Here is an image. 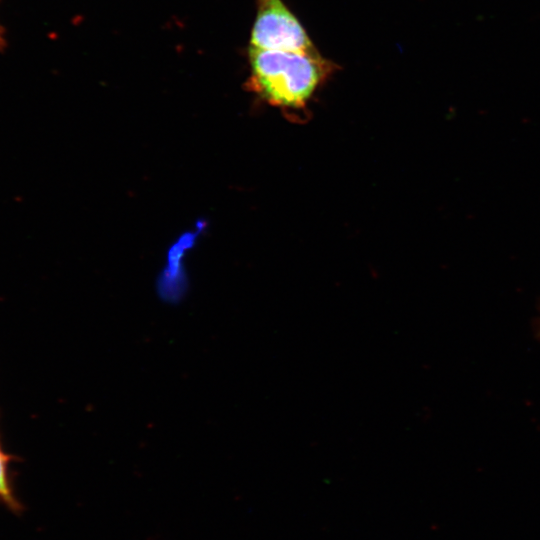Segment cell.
<instances>
[{
	"label": "cell",
	"mask_w": 540,
	"mask_h": 540,
	"mask_svg": "<svg viewBox=\"0 0 540 540\" xmlns=\"http://www.w3.org/2000/svg\"><path fill=\"white\" fill-rule=\"evenodd\" d=\"M12 458L0 443V505L14 513L22 511V503L18 499L13 486L10 463Z\"/></svg>",
	"instance_id": "cell-3"
},
{
	"label": "cell",
	"mask_w": 540,
	"mask_h": 540,
	"mask_svg": "<svg viewBox=\"0 0 540 540\" xmlns=\"http://www.w3.org/2000/svg\"><path fill=\"white\" fill-rule=\"evenodd\" d=\"M250 47L262 50H315L306 30L283 0H258Z\"/></svg>",
	"instance_id": "cell-2"
},
{
	"label": "cell",
	"mask_w": 540,
	"mask_h": 540,
	"mask_svg": "<svg viewBox=\"0 0 540 540\" xmlns=\"http://www.w3.org/2000/svg\"><path fill=\"white\" fill-rule=\"evenodd\" d=\"M533 330L536 338L540 341V316L534 320Z\"/></svg>",
	"instance_id": "cell-4"
},
{
	"label": "cell",
	"mask_w": 540,
	"mask_h": 540,
	"mask_svg": "<svg viewBox=\"0 0 540 540\" xmlns=\"http://www.w3.org/2000/svg\"><path fill=\"white\" fill-rule=\"evenodd\" d=\"M249 88L292 120H302L333 64L318 51L262 50L250 47Z\"/></svg>",
	"instance_id": "cell-1"
},
{
	"label": "cell",
	"mask_w": 540,
	"mask_h": 540,
	"mask_svg": "<svg viewBox=\"0 0 540 540\" xmlns=\"http://www.w3.org/2000/svg\"><path fill=\"white\" fill-rule=\"evenodd\" d=\"M3 46V32H2V29L0 28V47Z\"/></svg>",
	"instance_id": "cell-5"
}]
</instances>
